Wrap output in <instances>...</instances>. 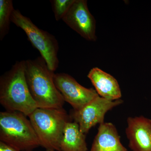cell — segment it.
Returning a JSON list of instances; mask_svg holds the SVG:
<instances>
[{
    "instance_id": "obj_5",
    "label": "cell",
    "mask_w": 151,
    "mask_h": 151,
    "mask_svg": "<svg viewBox=\"0 0 151 151\" xmlns=\"http://www.w3.org/2000/svg\"><path fill=\"white\" fill-rule=\"evenodd\" d=\"M11 22L24 31L28 40L40 52L49 68L55 72L59 65V44L55 37L40 29L30 19L23 15L19 10H14Z\"/></svg>"
},
{
    "instance_id": "obj_1",
    "label": "cell",
    "mask_w": 151,
    "mask_h": 151,
    "mask_svg": "<svg viewBox=\"0 0 151 151\" xmlns=\"http://www.w3.org/2000/svg\"><path fill=\"white\" fill-rule=\"evenodd\" d=\"M25 73L38 108H63L65 101L55 84L54 72L50 69L43 58L25 60Z\"/></svg>"
},
{
    "instance_id": "obj_7",
    "label": "cell",
    "mask_w": 151,
    "mask_h": 151,
    "mask_svg": "<svg viewBox=\"0 0 151 151\" xmlns=\"http://www.w3.org/2000/svg\"><path fill=\"white\" fill-rule=\"evenodd\" d=\"M54 80L64 101L70 104L73 110H80L99 96L95 89L82 86L67 73H55Z\"/></svg>"
},
{
    "instance_id": "obj_6",
    "label": "cell",
    "mask_w": 151,
    "mask_h": 151,
    "mask_svg": "<svg viewBox=\"0 0 151 151\" xmlns=\"http://www.w3.org/2000/svg\"><path fill=\"white\" fill-rule=\"evenodd\" d=\"M123 102L121 99L112 101L98 96L80 110H73L70 117L78 124L80 131L86 135L92 127L104 123L107 112Z\"/></svg>"
},
{
    "instance_id": "obj_11",
    "label": "cell",
    "mask_w": 151,
    "mask_h": 151,
    "mask_svg": "<svg viewBox=\"0 0 151 151\" xmlns=\"http://www.w3.org/2000/svg\"><path fill=\"white\" fill-rule=\"evenodd\" d=\"M90 151H128L122 145L116 126L110 122L99 125Z\"/></svg>"
},
{
    "instance_id": "obj_12",
    "label": "cell",
    "mask_w": 151,
    "mask_h": 151,
    "mask_svg": "<svg viewBox=\"0 0 151 151\" xmlns=\"http://www.w3.org/2000/svg\"><path fill=\"white\" fill-rule=\"evenodd\" d=\"M87 151L86 134L80 131L76 122H68L60 142V151Z\"/></svg>"
},
{
    "instance_id": "obj_3",
    "label": "cell",
    "mask_w": 151,
    "mask_h": 151,
    "mask_svg": "<svg viewBox=\"0 0 151 151\" xmlns=\"http://www.w3.org/2000/svg\"><path fill=\"white\" fill-rule=\"evenodd\" d=\"M28 117L40 146L46 150L60 151L65 125L71 121L65 110L63 108H37Z\"/></svg>"
},
{
    "instance_id": "obj_4",
    "label": "cell",
    "mask_w": 151,
    "mask_h": 151,
    "mask_svg": "<svg viewBox=\"0 0 151 151\" xmlns=\"http://www.w3.org/2000/svg\"><path fill=\"white\" fill-rule=\"evenodd\" d=\"M27 116L18 111L0 113V141L19 151H31L40 146Z\"/></svg>"
},
{
    "instance_id": "obj_10",
    "label": "cell",
    "mask_w": 151,
    "mask_h": 151,
    "mask_svg": "<svg viewBox=\"0 0 151 151\" xmlns=\"http://www.w3.org/2000/svg\"><path fill=\"white\" fill-rule=\"evenodd\" d=\"M87 77L100 97L112 101L121 99L122 92L119 83L111 74L94 67L89 71Z\"/></svg>"
},
{
    "instance_id": "obj_13",
    "label": "cell",
    "mask_w": 151,
    "mask_h": 151,
    "mask_svg": "<svg viewBox=\"0 0 151 151\" xmlns=\"http://www.w3.org/2000/svg\"><path fill=\"white\" fill-rule=\"evenodd\" d=\"M14 10L12 0H0V40L9 33L12 14Z\"/></svg>"
},
{
    "instance_id": "obj_16",
    "label": "cell",
    "mask_w": 151,
    "mask_h": 151,
    "mask_svg": "<svg viewBox=\"0 0 151 151\" xmlns=\"http://www.w3.org/2000/svg\"><path fill=\"white\" fill-rule=\"evenodd\" d=\"M46 151H57V150H46Z\"/></svg>"
},
{
    "instance_id": "obj_2",
    "label": "cell",
    "mask_w": 151,
    "mask_h": 151,
    "mask_svg": "<svg viewBox=\"0 0 151 151\" xmlns=\"http://www.w3.org/2000/svg\"><path fill=\"white\" fill-rule=\"evenodd\" d=\"M0 103L6 111H18L27 117L38 108L27 82L25 60L17 61L1 76Z\"/></svg>"
},
{
    "instance_id": "obj_9",
    "label": "cell",
    "mask_w": 151,
    "mask_h": 151,
    "mask_svg": "<svg viewBox=\"0 0 151 151\" xmlns=\"http://www.w3.org/2000/svg\"><path fill=\"white\" fill-rule=\"evenodd\" d=\"M126 134L132 151H151V119L143 116L129 117Z\"/></svg>"
},
{
    "instance_id": "obj_15",
    "label": "cell",
    "mask_w": 151,
    "mask_h": 151,
    "mask_svg": "<svg viewBox=\"0 0 151 151\" xmlns=\"http://www.w3.org/2000/svg\"><path fill=\"white\" fill-rule=\"evenodd\" d=\"M0 151H19L17 149L0 141Z\"/></svg>"
},
{
    "instance_id": "obj_8",
    "label": "cell",
    "mask_w": 151,
    "mask_h": 151,
    "mask_svg": "<svg viewBox=\"0 0 151 151\" xmlns=\"http://www.w3.org/2000/svg\"><path fill=\"white\" fill-rule=\"evenodd\" d=\"M62 20L86 40H97L96 21L89 12L86 0H75Z\"/></svg>"
},
{
    "instance_id": "obj_14",
    "label": "cell",
    "mask_w": 151,
    "mask_h": 151,
    "mask_svg": "<svg viewBox=\"0 0 151 151\" xmlns=\"http://www.w3.org/2000/svg\"><path fill=\"white\" fill-rule=\"evenodd\" d=\"M75 0H52L50 1L52 9L56 21L62 20Z\"/></svg>"
}]
</instances>
